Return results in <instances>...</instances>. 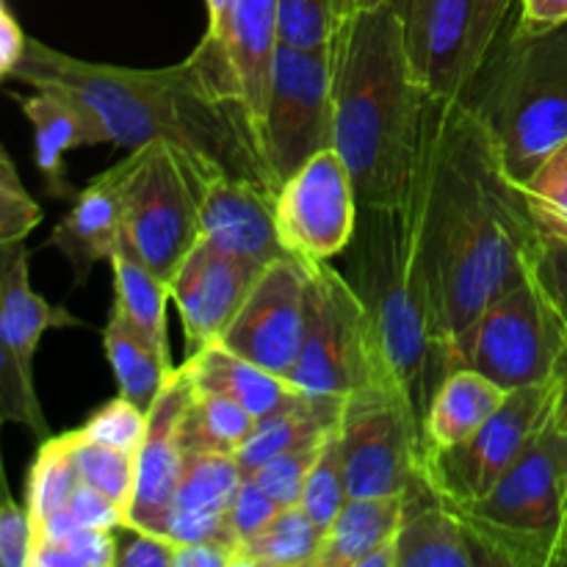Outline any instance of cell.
Here are the masks:
<instances>
[{
    "mask_svg": "<svg viewBox=\"0 0 567 567\" xmlns=\"http://www.w3.org/2000/svg\"><path fill=\"white\" fill-rule=\"evenodd\" d=\"M421 258L463 365L482 310L535 266L543 236L524 186L463 100H432L413 194Z\"/></svg>",
    "mask_w": 567,
    "mask_h": 567,
    "instance_id": "1",
    "label": "cell"
},
{
    "mask_svg": "<svg viewBox=\"0 0 567 567\" xmlns=\"http://www.w3.org/2000/svg\"><path fill=\"white\" fill-rule=\"evenodd\" d=\"M9 78L33 89L70 92L103 120L111 144L127 153L164 142L197 192L219 177L277 188L258 120L216 33H205L186 61L161 70L92 64L25 39Z\"/></svg>",
    "mask_w": 567,
    "mask_h": 567,
    "instance_id": "2",
    "label": "cell"
},
{
    "mask_svg": "<svg viewBox=\"0 0 567 567\" xmlns=\"http://www.w3.org/2000/svg\"><path fill=\"white\" fill-rule=\"evenodd\" d=\"M430 103L410 72L393 0L354 9L332 39V147L352 172L360 205L413 199Z\"/></svg>",
    "mask_w": 567,
    "mask_h": 567,
    "instance_id": "3",
    "label": "cell"
},
{
    "mask_svg": "<svg viewBox=\"0 0 567 567\" xmlns=\"http://www.w3.org/2000/svg\"><path fill=\"white\" fill-rule=\"evenodd\" d=\"M343 258V275L369 313L382 360L424 426L437 388L460 369V358L421 258L413 199L360 205L358 230Z\"/></svg>",
    "mask_w": 567,
    "mask_h": 567,
    "instance_id": "4",
    "label": "cell"
},
{
    "mask_svg": "<svg viewBox=\"0 0 567 567\" xmlns=\"http://www.w3.org/2000/svg\"><path fill=\"white\" fill-rule=\"evenodd\" d=\"M463 103L487 127L524 186L567 142V22L543 33L507 25Z\"/></svg>",
    "mask_w": 567,
    "mask_h": 567,
    "instance_id": "5",
    "label": "cell"
},
{
    "mask_svg": "<svg viewBox=\"0 0 567 567\" xmlns=\"http://www.w3.org/2000/svg\"><path fill=\"white\" fill-rule=\"evenodd\" d=\"M567 507V432L551 415L485 498L457 507L502 567H551Z\"/></svg>",
    "mask_w": 567,
    "mask_h": 567,
    "instance_id": "6",
    "label": "cell"
},
{
    "mask_svg": "<svg viewBox=\"0 0 567 567\" xmlns=\"http://www.w3.org/2000/svg\"><path fill=\"white\" fill-rule=\"evenodd\" d=\"M305 341L288 380L305 393L347 399L358 388L393 377L377 347L369 313L341 269L305 264Z\"/></svg>",
    "mask_w": 567,
    "mask_h": 567,
    "instance_id": "7",
    "label": "cell"
},
{
    "mask_svg": "<svg viewBox=\"0 0 567 567\" xmlns=\"http://www.w3.org/2000/svg\"><path fill=\"white\" fill-rule=\"evenodd\" d=\"M393 6L421 92L430 100H463L518 0H393Z\"/></svg>",
    "mask_w": 567,
    "mask_h": 567,
    "instance_id": "8",
    "label": "cell"
},
{
    "mask_svg": "<svg viewBox=\"0 0 567 567\" xmlns=\"http://www.w3.org/2000/svg\"><path fill=\"white\" fill-rule=\"evenodd\" d=\"M338 435L349 498L404 496L424 482V426L396 377L349 393Z\"/></svg>",
    "mask_w": 567,
    "mask_h": 567,
    "instance_id": "9",
    "label": "cell"
},
{
    "mask_svg": "<svg viewBox=\"0 0 567 567\" xmlns=\"http://www.w3.org/2000/svg\"><path fill=\"white\" fill-rule=\"evenodd\" d=\"M567 349V327L535 266L493 299L471 327L463 365L482 371L504 391L554 382Z\"/></svg>",
    "mask_w": 567,
    "mask_h": 567,
    "instance_id": "10",
    "label": "cell"
},
{
    "mask_svg": "<svg viewBox=\"0 0 567 567\" xmlns=\"http://www.w3.org/2000/svg\"><path fill=\"white\" fill-rule=\"evenodd\" d=\"M332 44L293 48L280 42L260 120V142L277 188L313 155L332 147Z\"/></svg>",
    "mask_w": 567,
    "mask_h": 567,
    "instance_id": "11",
    "label": "cell"
},
{
    "mask_svg": "<svg viewBox=\"0 0 567 567\" xmlns=\"http://www.w3.org/2000/svg\"><path fill=\"white\" fill-rule=\"evenodd\" d=\"M554 415V382L509 391L502 408L468 437L421 460L430 491L452 507H471L493 491Z\"/></svg>",
    "mask_w": 567,
    "mask_h": 567,
    "instance_id": "12",
    "label": "cell"
},
{
    "mask_svg": "<svg viewBox=\"0 0 567 567\" xmlns=\"http://www.w3.org/2000/svg\"><path fill=\"white\" fill-rule=\"evenodd\" d=\"M125 236L164 282H172L203 238L197 186L164 142L133 150L125 181Z\"/></svg>",
    "mask_w": 567,
    "mask_h": 567,
    "instance_id": "13",
    "label": "cell"
},
{
    "mask_svg": "<svg viewBox=\"0 0 567 567\" xmlns=\"http://www.w3.org/2000/svg\"><path fill=\"white\" fill-rule=\"evenodd\" d=\"M360 199L352 172L336 147L299 166L277 192V230L299 264L338 258L358 230Z\"/></svg>",
    "mask_w": 567,
    "mask_h": 567,
    "instance_id": "14",
    "label": "cell"
},
{
    "mask_svg": "<svg viewBox=\"0 0 567 567\" xmlns=\"http://www.w3.org/2000/svg\"><path fill=\"white\" fill-rule=\"evenodd\" d=\"M305 264L297 258L275 260L260 271L221 343L260 369L291 377L305 341Z\"/></svg>",
    "mask_w": 567,
    "mask_h": 567,
    "instance_id": "15",
    "label": "cell"
},
{
    "mask_svg": "<svg viewBox=\"0 0 567 567\" xmlns=\"http://www.w3.org/2000/svg\"><path fill=\"white\" fill-rule=\"evenodd\" d=\"M266 266L199 238L169 282L186 336V358L219 343Z\"/></svg>",
    "mask_w": 567,
    "mask_h": 567,
    "instance_id": "16",
    "label": "cell"
},
{
    "mask_svg": "<svg viewBox=\"0 0 567 567\" xmlns=\"http://www.w3.org/2000/svg\"><path fill=\"white\" fill-rule=\"evenodd\" d=\"M188 402H192V382L181 365L172 371L164 391L147 413V432L136 452V487L127 504L125 526L164 535L186 463L183 421H186Z\"/></svg>",
    "mask_w": 567,
    "mask_h": 567,
    "instance_id": "17",
    "label": "cell"
},
{
    "mask_svg": "<svg viewBox=\"0 0 567 567\" xmlns=\"http://www.w3.org/2000/svg\"><path fill=\"white\" fill-rule=\"evenodd\" d=\"M199 227L221 249L269 266L291 258L277 230V188L219 177L199 188Z\"/></svg>",
    "mask_w": 567,
    "mask_h": 567,
    "instance_id": "18",
    "label": "cell"
},
{
    "mask_svg": "<svg viewBox=\"0 0 567 567\" xmlns=\"http://www.w3.org/2000/svg\"><path fill=\"white\" fill-rule=\"evenodd\" d=\"M133 169V150L116 166L94 177L78 192L72 208L48 238L70 264L75 286H86L92 269L114 258L120 238L125 233V181Z\"/></svg>",
    "mask_w": 567,
    "mask_h": 567,
    "instance_id": "19",
    "label": "cell"
},
{
    "mask_svg": "<svg viewBox=\"0 0 567 567\" xmlns=\"http://www.w3.org/2000/svg\"><path fill=\"white\" fill-rule=\"evenodd\" d=\"M396 532V567H502L457 507L441 502L426 482L404 493Z\"/></svg>",
    "mask_w": 567,
    "mask_h": 567,
    "instance_id": "20",
    "label": "cell"
},
{
    "mask_svg": "<svg viewBox=\"0 0 567 567\" xmlns=\"http://www.w3.org/2000/svg\"><path fill=\"white\" fill-rule=\"evenodd\" d=\"M33 127V158L44 188L55 199H75L78 192L66 177V153L78 147L111 144L103 120L59 89H33L31 94H11Z\"/></svg>",
    "mask_w": 567,
    "mask_h": 567,
    "instance_id": "21",
    "label": "cell"
},
{
    "mask_svg": "<svg viewBox=\"0 0 567 567\" xmlns=\"http://www.w3.org/2000/svg\"><path fill=\"white\" fill-rule=\"evenodd\" d=\"M208 33H216L225 44L249 111L260 127L275 53L280 48L277 0H230L221 22Z\"/></svg>",
    "mask_w": 567,
    "mask_h": 567,
    "instance_id": "22",
    "label": "cell"
},
{
    "mask_svg": "<svg viewBox=\"0 0 567 567\" xmlns=\"http://www.w3.org/2000/svg\"><path fill=\"white\" fill-rule=\"evenodd\" d=\"M61 327H83V321L33 291L25 238L0 244V330L17 360L33 371V354L42 336Z\"/></svg>",
    "mask_w": 567,
    "mask_h": 567,
    "instance_id": "23",
    "label": "cell"
},
{
    "mask_svg": "<svg viewBox=\"0 0 567 567\" xmlns=\"http://www.w3.org/2000/svg\"><path fill=\"white\" fill-rule=\"evenodd\" d=\"M183 371H186L197 391H210L236 399L255 419L275 413V410H280L282 404H288L302 393L288 377L260 369L252 360L230 352L221 341L210 343V347L199 349L197 354L186 358Z\"/></svg>",
    "mask_w": 567,
    "mask_h": 567,
    "instance_id": "24",
    "label": "cell"
},
{
    "mask_svg": "<svg viewBox=\"0 0 567 567\" xmlns=\"http://www.w3.org/2000/svg\"><path fill=\"white\" fill-rule=\"evenodd\" d=\"M509 391L471 365H460L443 380L424 419V454L468 441L507 399Z\"/></svg>",
    "mask_w": 567,
    "mask_h": 567,
    "instance_id": "25",
    "label": "cell"
},
{
    "mask_svg": "<svg viewBox=\"0 0 567 567\" xmlns=\"http://www.w3.org/2000/svg\"><path fill=\"white\" fill-rule=\"evenodd\" d=\"M341 410L343 399L316 396V393L302 391L297 399L282 404L280 410L258 419L244 446L236 452L241 474L249 476L275 454L321 441L341 421Z\"/></svg>",
    "mask_w": 567,
    "mask_h": 567,
    "instance_id": "26",
    "label": "cell"
},
{
    "mask_svg": "<svg viewBox=\"0 0 567 567\" xmlns=\"http://www.w3.org/2000/svg\"><path fill=\"white\" fill-rule=\"evenodd\" d=\"M404 507V496L347 498L321 537L313 567H360L374 548L396 537Z\"/></svg>",
    "mask_w": 567,
    "mask_h": 567,
    "instance_id": "27",
    "label": "cell"
},
{
    "mask_svg": "<svg viewBox=\"0 0 567 567\" xmlns=\"http://www.w3.org/2000/svg\"><path fill=\"white\" fill-rule=\"evenodd\" d=\"M103 349L114 369L120 396L150 413L175 365L161 358L150 338L116 305L103 330Z\"/></svg>",
    "mask_w": 567,
    "mask_h": 567,
    "instance_id": "28",
    "label": "cell"
},
{
    "mask_svg": "<svg viewBox=\"0 0 567 567\" xmlns=\"http://www.w3.org/2000/svg\"><path fill=\"white\" fill-rule=\"evenodd\" d=\"M116 288V308L150 338L161 358L172 363L169 358V338H166V302L172 299L169 282L161 280L142 255L136 252L127 236L122 233L120 247L111 258Z\"/></svg>",
    "mask_w": 567,
    "mask_h": 567,
    "instance_id": "29",
    "label": "cell"
},
{
    "mask_svg": "<svg viewBox=\"0 0 567 567\" xmlns=\"http://www.w3.org/2000/svg\"><path fill=\"white\" fill-rule=\"evenodd\" d=\"M324 532L302 507H282L255 535L233 546V567H313Z\"/></svg>",
    "mask_w": 567,
    "mask_h": 567,
    "instance_id": "30",
    "label": "cell"
},
{
    "mask_svg": "<svg viewBox=\"0 0 567 567\" xmlns=\"http://www.w3.org/2000/svg\"><path fill=\"white\" fill-rule=\"evenodd\" d=\"M241 482L244 474L236 454L216 452V449H188L172 509L227 513Z\"/></svg>",
    "mask_w": 567,
    "mask_h": 567,
    "instance_id": "31",
    "label": "cell"
},
{
    "mask_svg": "<svg viewBox=\"0 0 567 567\" xmlns=\"http://www.w3.org/2000/svg\"><path fill=\"white\" fill-rule=\"evenodd\" d=\"M255 421L258 419L236 399L197 391L192 385V402H188L186 421H183L186 452L188 449H216V452L236 454L252 432Z\"/></svg>",
    "mask_w": 567,
    "mask_h": 567,
    "instance_id": "32",
    "label": "cell"
},
{
    "mask_svg": "<svg viewBox=\"0 0 567 567\" xmlns=\"http://www.w3.org/2000/svg\"><path fill=\"white\" fill-rule=\"evenodd\" d=\"M81 485V474L72 460L66 435H50L39 443L37 460L28 471L25 509L33 526L42 524L59 509H66L72 493Z\"/></svg>",
    "mask_w": 567,
    "mask_h": 567,
    "instance_id": "33",
    "label": "cell"
},
{
    "mask_svg": "<svg viewBox=\"0 0 567 567\" xmlns=\"http://www.w3.org/2000/svg\"><path fill=\"white\" fill-rule=\"evenodd\" d=\"M64 435L81 482L120 504L127 515V504H131L133 487H136V452H122V449L94 443L78 430L64 432Z\"/></svg>",
    "mask_w": 567,
    "mask_h": 567,
    "instance_id": "34",
    "label": "cell"
},
{
    "mask_svg": "<svg viewBox=\"0 0 567 567\" xmlns=\"http://www.w3.org/2000/svg\"><path fill=\"white\" fill-rule=\"evenodd\" d=\"M347 474H343V454H341V435H338V424L324 435L316 457L313 468H310L308 480H305L302 498L299 507L308 513V518L327 532V526L336 520L341 507L347 504Z\"/></svg>",
    "mask_w": 567,
    "mask_h": 567,
    "instance_id": "35",
    "label": "cell"
},
{
    "mask_svg": "<svg viewBox=\"0 0 567 567\" xmlns=\"http://www.w3.org/2000/svg\"><path fill=\"white\" fill-rule=\"evenodd\" d=\"M524 194L540 236L567 241V142L532 172Z\"/></svg>",
    "mask_w": 567,
    "mask_h": 567,
    "instance_id": "36",
    "label": "cell"
},
{
    "mask_svg": "<svg viewBox=\"0 0 567 567\" xmlns=\"http://www.w3.org/2000/svg\"><path fill=\"white\" fill-rule=\"evenodd\" d=\"M277 9L282 44L327 48L354 11V0H277Z\"/></svg>",
    "mask_w": 567,
    "mask_h": 567,
    "instance_id": "37",
    "label": "cell"
},
{
    "mask_svg": "<svg viewBox=\"0 0 567 567\" xmlns=\"http://www.w3.org/2000/svg\"><path fill=\"white\" fill-rule=\"evenodd\" d=\"M0 419L3 424L25 426L39 441L50 437L42 402L37 396V385H33V371H28L17 360V354L6 343L3 330H0Z\"/></svg>",
    "mask_w": 567,
    "mask_h": 567,
    "instance_id": "38",
    "label": "cell"
},
{
    "mask_svg": "<svg viewBox=\"0 0 567 567\" xmlns=\"http://www.w3.org/2000/svg\"><path fill=\"white\" fill-rule=\"evenodd\" d=\"M31 567H116V532L81 526L61 540L37 543Z\"/></svg>",
    "mask_w": 567,
    "mask_h": 567,
    "instance_id": "39",
    "label": "cell"
},
{
    "mask_svg": "<svg viewBox=\"0 0 567 567\" xmlns=\"http://www.w3.org/2000/svg\"><path fill=\"white\" fill-rule=\"evenodd\" d=\"M321 441H324V437H321ZM321 441L305 443V446L275 454V457L266 460L264 465H258V468L249 474V480L258 482L280 507H297L299 498H302L305 480H308L310 468H313L316 457H319Z\"/></svg>",
    "mask_w": 567,
    "mask_h": 567,
    "instance_id": "40",
    "label": "cell"
},
{
    "mask_svg": "<svg viewBox=\"0 0 567 567\" xmlns=\"http://www.w3.org/2000/svg\"><path fill=\"white\" fill-rule=\"evenodd\" d=\"M78 432L89 437V441L103 443V446L122 449V452H138L144 432H147V413L138 410L133 402H127V399L116 396L114 402L94 410Z\"/></svg>",
    "mask_w": 567,
    "mask_h": 567,
    "instance_id": "41",
    "label": "cell"
},
{
    "mask_svg": "<svg viewBox=\"0 0 567 567\" xmlns=\"http://www.w3.org/2000/svg\"><path fill=\"white\" fill-rule=\"evenodd\" d=\"M42 221V208L25 192L14 161L0 147V244L20 241Z\"/></svg>",
    "mask_w": 567,
    "mask_h": 567,
    "instance_id": "42",
    "label": "cell"
},
{
    "mask_svg": "<svg viewBox=\"0 0 567 567\" xmlns=\"http://www.w3.org/2000/svg\"><path fill=\"white\" fill-rule=\"evenodd\" d=\"M280 509V504H277L258 482L244 476L236 496H233L230 507H227V526H230L233 540L238 543L244 540V537L255 535V532H258L260 526L269 524Z\"/></svg>",
    "mask_w": 567,
    "mask_h": 567,
    "instance_id": "43",
    "label": "cell"
},
{
    "mask_svg": "<svg viewBox=\"0 0 567 567\" xmlns=\"http://www.w3.org/2000/svg\"><path fill=\"white\" fill-rule=\"evenodd\" d=\"M116 567H175V543L155 532L116 529Z\"/></svg>",
    "mask_w": 567,
    "mask_h": 567,
    "instance_id": "44",
    "label": "cell"
},
{
    "mask_svg": "<svg viewBox=\"0 0 567 567\" xmlns=\"http://www.w3.org/2000/svg\"><path fill=\"white\" fill-rule=\"evenodd\" d=\"M33 520L25 507L9 498L0 507V567H31Z\"/></svg>",
    "mask_w": 567,
    "mask_h": 567,
    "instance_id": "45",
    "label": "cell"
},
{
    "mask_svg": "<svg viewBox=\"0 0 567 567\" xmlns=\"http://www.w3.org/2000/svg\"><path fill=\"white\" fill-rule=\"evenodd\" d=\"M164 537H169L175 546L181 543H221V546H236L227 526V513H192V509H172L166 520Z\"/></svg>",
    "mask_w": 567,
    "mask_h": 567,
    "instance_id": "46",
    "label": "cell"
},
{
    "mask_svg": "<svg viewBox=\"0 0 567 567\" xmlns=\"http://www.w3.org/2000/svg\"><path fill=\"white\" fill-rule=\"evenodd\" d=\"M66 509H70L72 518H75L81 526H86V529L116 532L127 524L125 509H122L120 504L111 502L109 496H103L100 491L89 487L86 482H81V485L75 487Z\"/></svg>",
    "mask_w": 567,
    "mask_h": 567,
    "instance_id": "47",
    "label": "cell"
},
{
    "mask_svg": "<svg viewBox=\"0 0 567 567\" xmlns=\"http://www.w3.org/2000/svg\"><path fill=\"white\" fill-rule=\"evenodd\" d=\"M535 275L548 291L551 302L557 305L567 327V241L543 238L535 255Z\"/></svg>",
    "mask_w": 567,
    "mask_h": 567,
    "instance_id": "48",
    "label": "cell"
},
{
    "mask_svg": "<svg viewBox=\"0 0 567 567\" xmlns=\"http://www.w3.org/2000/svg\"><path fill=\"white\" fill-rule=\"evenodd\" d=\"M567 22V0H518L515 25L520 31L543 33Z\"/></svg>",
    "mask_w": 567,
    "mask_h": 567,
    "instance_id": "49",
    "label": "cell"
},
{
    "mask_svg": "<svg viewBox=\"0 0 567 567\" xmlns=\"http://www.w3.org/2000/svg\"><path fill=\"white\" fill-rule=\"evenodd\" d=\"M175 567H233V548L221 543H181Z\"/></svg>",
    "mask_w": 567,
    "mask_h": 567,
    "instance_id": "50",
    "label": "cell"
},
{
    "mask_svg": "<svg viewBox=\"0 0 567 567\" xmlns=\"http://www.w3.org/2000/svg\"><path fill=\"white\" fill-rule=\"evenodd\" d=\"M25 33L14 22V17L6 11L3 0H0V78L11 75L14 64L20 61L22 50H25Z\"/></svg>",
    "mask_w": 567,
    "mask_h": 567,
    "instance_id": "51",
    "label": "cell"
},
{
    "mask_svg": "<svg viewBox=\"0 0 567 567\" xmlns=\"http://www.w3.org/2000/svg\"><path fill=\"white\" fill-rule=\"evenodd\" d=\"M554 415L567 432V349L563 360H559L557 377H554Z\"/></svg>",
    "mask_w": 567,
    "mask_h": 567,
    "instance_id": "52",
    "label": "cell"
},
{
    "mask_svg": "<svg viewBox=\"0 0 567 567\" xmlns=\"http://www.w3.org/2000/svg\"><path fill=\"white\" fill-rule=\"evenodd\" d=\"M360 567H396V537L382 543L380 548H374V551L360 563Z\"/></svg>",
    "mask_w": 567,
    "mask_h": 567,
    "instance_id": "53",
    "label": "cell"
},
{
    "mask_svg": "<svg viewBox=\"0 0 567 567\" xmlns=\"http://www.w3.org/2000/svg\"><path fill=\"white\" fill-rule=\"evenodd\" d=\"M205 6H208V31H214L221 22V17H225L230 0H205Z\"/></svg>",
    "mask_w": 567,
    "mask_h": 567,
    "instance_id": "54",
    "label": "cell"
},
{
    "mask_svg": "<svg viewBox=\"0 0 567 567\" xmlns=\"http://www.w3.org/2000/svg\"><path fill=\"white\" fill-rule=\"evenodd\" d=\"M551 567H567V507H565V520H563V532H559L557 540V551H554V563Z\"/></svg>",
    "mask_w": 567,
    "mask_h": 567,
    "instance_id": "55",
    "label": "cell"
},
{
    "mask_svg": "<svg viewBox=\"0 0 567 567\" xmlns=\"http://www.w3.org/2000/svg\"><path fill=\"white\" fill-rule=\"evenodd\" d=\"M0 430H3V419H0ZM11 491H9V480H6V468H3V449H0V507L3 502H9Z\"/></svg>",
    "mask_w": 567,
    "mask_h": 567,
    "instance_id": "56",
    "label": "cell"
},
{
    "mask_svg": "<svg viewBox=\"0 0 567 567\" xmlns=\"http://www.w3.org/2000/svg\"><path fill=\"white\" fill-rule=\"evenodd\" d=\"M382 0H354V9H365V6H377Z\"/></svg>",
    "mask_w": 567,
    "mask_h": 567,
    "instance_id": "57",
    "label": "cell"
}]
</instances>
